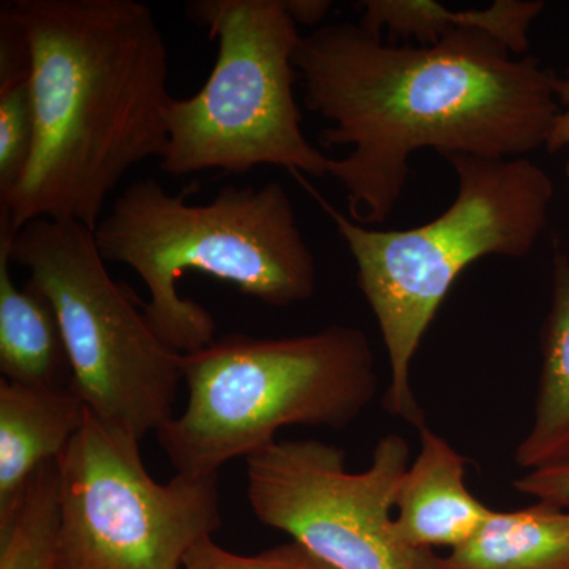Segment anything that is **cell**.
<instances>
[{
    "mask_svg": "<svg viewBox=\"0 0 569 569\" xmlns=\"http://www.w3.org/2000/svg\"><path fill=\"white\" fill-rule=\"evenodd\" d=\"M515 489L537 501L569 509V460L557 466L526 471L515 481Z\"/></svg>",
    "mask_w": 569,
    "mask_h": 569,
    "instance_id": "cell-19",
    "label": "cell"
},
{
    "mask_svg": "<svg viewBox=\"0 0 569 569\" xmlns=\"http://www.w3.org/2000/svg\"><path fill=\"white\" fill-rule=\"evenodd\" d=\"M541 0H496L485 9L451 10L433 0H365L358 24L372 36L432 47L460 31H481L501 41L512 54L526 56L530 29L545 10Z\"/></svg>",
    "mask_w": 569,
    "mask_h": 569,
    "instance_id": "cell-13",
    "label": "cell"
},
{
    "mask_svg": "<svg viewBox=\"0 0 569 569\" xmlns=\"http://www.w3.org/2000/svg\"><path fill=\"white\" fill-rule=\"evenodd\" d=\"M458 178L455 201L408 230H373L321 200L346 241L358 284L387 348L388 415L421 429L426 413L411 385V366L452 284L481 258H523L549 223L556 194L550 176L527 157H443Z\"/></svg>",
    "mask_w": 569,
    "mask_h": 569,
    "instance_id": "cell-4",
    "label": "cell"
},
{
    "mask_svg": "<svg viewBox=\"0 0 569 569\" xmlns=\"http://www.w3.org/2000/svg\"><path fill=\"white\" fill-rule=\"evenodd\" d=\"M189 402L156 432L178 473L219 475L274 443L283 427L347 429L376 400L380 377L365 331L331 325L309 335H228L182 355Z\"/></svg>",
    "mask_w": 569,
    "mask_h": 569,
    "instance_id": "cell-5",
    "label": "cell"
},
{
    "mask_svg": "<svg viewBox=\"0 0 569 569\" xmlns=\"http://www.w3.org/2000/svg\"><path fill=\"white\" fill-rule=\"evenodd\" d=\"M293 63L307 110L328 122L320 144L350 148L329 176L365 227L395 211L415 152L527 157L545 148L560 111L556 73L481 31L419 47L336 22L302 36Z\"/></svg>",
    "mask_w": 569,
    "mask_h": 569,
    "instance_id": "cell-1",
    "label": "cell"
},
{
    "mask_svg": "<svg viewBox=\"0 0 569 569\" xmlns=\"http://www.w3.org/2000/svg\"><path fill=\"white\" fill-rule=\"evenodd\" d=\"M419 441L418 456L397 490V538L413 549L459 548L493 509L468 489V460L458 449L427 425L419 429Z\"/></svg>",
    "mask_w": 569,
    "mask_h": 569,
    "instance_id": "cell-10",
    "label": "cell"
},
{
    "mask_svg": "<svg viewBox=\"0 0 569 569\" xmlns=\"http://www.w3.org/2000/svg\"><path fill=\"white\" fill-rule=\"evenodd\" d=\"M288 13L298 26H317L331 10L328 0H284Z\"/></svg>",
    "mask_w": 569,
    "mask_h": 569,
    "instance_id": "cell-21",
    "label": "cell"
},
{
    "mask_svg": "<svg viewBox=\"0 0 569 569\" xmlns=\"http://www.w3.org/2000/svg\"><path fill=\"white\" fill-rule=\"evenodd\" d=\"M31 58L20 26L0 11V201L20 182L31 159Z\"/></svg>",
    "mask_w": 569,
    "mask_h": 569,
    "instance_id": "cell-16",
    "label": "cell"
},
{
    "mask_svg": "<svg viewBox=\"0 0 569 569\" xmlns=\"http://www.w3.org/2000/svg\"><path fill=\"white\" fill-rule=\"evenodd\" d=\"M13 230L0 217V372L10 383L70 388L69 356L54 310L31 287L18 288L11 279Z\"/></svg>",
    "mask_w": 569,
    "mask_h": 569,
    "instance_id": "cell-12",
    "label": "cell"
},
{
    "mask_svg": "<svg viewBox=\"0 0 569 569\" xmlns=\"http://www.w3.org/2000/svg\"><path fill=\"white\" fill-rule=\"evenodd\" d=\"M553 89H556L560 111L559 114H557L556 121L552 123L548 140H546L545 148L548 149L549 152H557L569 146V69L565 77H557L556 74ZM567 176L569 178V163L567 167Z\"/></svg>",
    "mask_w": 569,
    "mask_h": 569,
    "instance_id": "cell-20",
    "label": "cell"
},
{
    "mask_svg": "<svg viewBox=\"0 0 569 569\" xmlns=\"http://www.w3.org/2000/svg\"><path fill=\"white\" fill-rule=\"evenodd\" d=\"M186 11L219 40V51L203 88L168 108L163 173L246 174L274 164L329 176L331 157L302 130L293 63L302 36L284 0H193Z\"/></svg>",
    "mask_w": 569,
    "mask_h": 569,
    "instance_id": "cell-6",
    "label": "cell"
},
{
    "mask_svg": "<svg viewBox=\"0 0 569 569\" xmlns=\"http://www.w3.org/2000/svg\"><path fill=\"white\" fill-rule=\"evenodd\" d=\"M58 463L33 475L9 518L0 520V569H59Z\"/></svg>",
    "mask_w": 569,
    "mask_h": 569,
    "instance_id": "cell-17",
    "label": "cell"
},
{
    "mask_svg": "<svg viewBox=\"0 0 569 569\" xmlns=\"http://www.w3.org/2000/svg\"><path fill=\"white\" fill-rule=\"evenodd\" d=\"M31 58L33 144L0 217L96 230L112 190L168 146V51L137 0H9Z\"/></svg>",
    "mask_w": 569,
    "mask_h": 569,
    "instance_id": "cell-2",
    "label": "cell"
},
{
    "mask_svg": "<svg viewBox=\"0 0 569 569\" xmlns=\"http://www.w3.org/2000/svg\"><path fill=\"white\" fill-rule=\"evenodd\" d=\"M93 239L104 263L140 276L149 290L146 320L181 355L216 340L211 312L179 295L187 272L216 277L272 307L309 301L317 290L316 257L276 181L223 187L209 203L190 204L156 179H141L116 198Z\"/></svg>",
    "mask_w": 569,
    "mask_h": 569,
    "instance_id": "cell-3",
    "label": "cell"
},
{
    "mask_svg": "<svg viewBox=\"0 0 569 569\" xmlns=\"http://www.w3.org/2000/svg\"><path fill=\"white\" fill-rule=\"evenodd\" d=\"M73 389L0 381V520L18 507L33 475L56 462L84 425Z\"/></svg>",
    "mask_w": 569,
    "mask_h": 569,
    "instance_id": "cell-11",
    "label": "cell"
},
{
    "mask_svg": "<svg viewBox=\"0 0 569 569\" xmlns=\"http://www.w3.org/2000/svg\"><path fill=\"white\" fill-rule=\"evenodd\" d=\"M441 569H569V509L537 501L492 511L473 537L441 557Z\"/></svg>",
    "mask_w": 569,
    "mask_h": 569,
    "instance_id": "cell-15",
    "label": "cell"
},
{
    "mask_svg": "<svg viewBox=\"0 0 569 569\" xmlns=\"http://www.w3.org/2000/svg\"><path fill=\"white\" fill-rule=\"evenodd\" d=\"M56 463L59 569H182L222 526L219 475L159 485L140 440L89 410Z\"/></svg>",
    "mask_w": 569,
    "mask_h": 569,
    "instance_id": "cell-8",
    "label": "cell"
},
{
    "mask_svg": "<svg viewBox=\"0 0 569 569\" xmlns=\"http://www.w3.org/2000/svg\"><path fill=\"white\" fill-rule=\"evenodd\" d=\"M11 263L50 302L61 326L71 389L107 425L142 440L171 418L182 355L153 332L142 302L108 272L93 231L37 219L10 234Z\"/></svg>",
    "mask_w": 569,
    "mask_h": 569,
    "instance_id": "cell-7",
    "label": "cell"
},
{
    "mask_svg": "<svg viewBox=\"0 0 569 569\" xmlns=\"http://www.w3.org/2000/svg\"><path fill=\"white\" fill-rule=\"evenodd\" d=\"M410 466L399 433L381 437L369 467L318 440L274 441L246 459L254 518L290 535L336 569H441L433 550L408 548L395 530L397 490Z\"/></svg>",
    "mask_w": 569,
    "mask_h": 569,
    "instance_id": "cell-9",
    "label": "cell"
},
{
    "mask_svg": "<svg viewBox=\"0 0 569 569\" xmlns=\"http://www.w3.org/2000/svg\"><path fill=\"white\" fill-rule=\"evenodd\" d=\"M182 569H336L301 542L291 541L257 556H238L220 548L212 537L201 539L183 559Z\"/></svg>",
    "mask_w": 569,
    "mask_h": 569,
    "instance_id": "cell-18",
    "label": "cell"
},
{
    "mask_svg": "<svg viewBox=\"0 0 569 569\" xmlns=\"http://www.w3.org/2000/svg\"><path fill=\"white\" fill-rule=\"evenodd\" d=\"M533 421L515 451L526 471L569 460V258L557 250L552 260V295L541 331Z\"/></svg>",
    "mask_w": 569,
    "mask_h": 569,
    "instance_id": "cell-14",
    "label": "cell"
}]
</instances>
